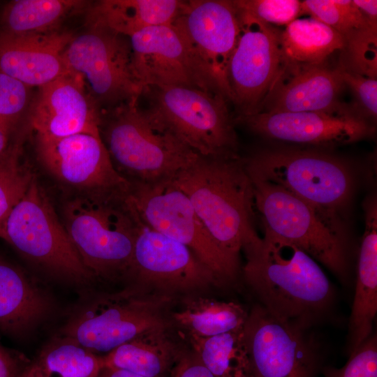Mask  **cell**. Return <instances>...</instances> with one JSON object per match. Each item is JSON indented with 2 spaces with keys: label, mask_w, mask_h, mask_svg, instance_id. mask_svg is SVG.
<instances>
[{
  "label": "cell",
  "mask_w": 377,
  "mask_h": 377,
  "mask_svg": "<svg viewBox=\"0 0 377 377\" xmlns=\"http://www.w3.org/2000/svg\"><path fill=\"white\" fill-rule=\"evenodd\" d=\"M20 145H14L9 157L0 164V233L8 214L25 194L34 177L20 161Z\"/></svg>",
  "instance_id": "cell-33"
},
{
  "label": "cell",
  "mask_w": 377,
  "mask_h": 377,
  "mask_svg": "<svg viewBox=\"0 0 377 377\" xmlns=\"http://www.w3.org/2000/svg\"><path fill=\"white\" fill-rule=\"evenodd\" d=\"M34 361L47 377H96L105 366L103 355L61 335L50 340Z\"/></svg>",
  "instance_id": "cell-29"
},
{
  "label": "cell",
  "mask_w": 377,
  "mask_h": 377,
  "mask_svg": "<svg viewBox=\"0 0 377 377\" xmlns=\"http://www.w3.org/2000/svg\"><path fill=\"white\" fill-rule=\"evenodd\" d=\"M344 87L339 66L331 68L323 64L283 62L258 112H300L335 108L343 103L339 97Z\"/></svg>",
  "instance_id": "cell-20"
},
{
  "label": "cell",
  "mask_w": 377,
  "mask_h": 377,
  "mask_svg": "<svg viewBox=\"0 0 377 377\" xmlns=\"http://www.w3.org/2000/svg\"><path fill=\"white\" fill-rule=\"evenodd\" d=\"M30 108V87L0 70V128L8 135Z\"/></svg>",
  "instance_id": "cell-34"
},
{
  "label": "cell",
  "mask_w": 377,
  "mask_h": 377,
  "mask_svg": "<svg viewBox=\"0 0 377 377\" xmlns=\"http://www.w3.org/2000/svg\"><path fill=\"white\" fill-rule=\"evenodd\" d=\"M234 121L269 139L318 147L353 143L374 132L353 104L343 103L327 110L237 116Z\"/></svg>",
  "instance_id": "cell-15"
},
{
  "label": "cell",
  "mask_w": 377,
  "mask_h": 377,
  "mask_svg": "<svg viewBox=\"0 0 377 377\" xmlns=\"http://www.w3.org/2000/svg\"><path fill=\"white\" fill-rule=\"evenodd\" d=\"M170 377H214L191 350L186 351Z\"/></svg>",
  "instance_id": "cell-39"
},
{
  "label": "cell",
  "mask_w": 377,
  "mask_h": 377,
  "mask_svg": "<svg viewBox=\"0 0 377 377\" xmlns=\"http://www.w3.org/2000/svg\"><path fill=\"white\" fill-rule=\"evenodd\" d=\"M127 200L145 225L187 246L222 283L237 277L239 265L220 249L188 198L172 181L130 184Z\"/></svg>",
  "instance_id": "cell-10"
},
{
  "label": "cell",
  "mask_w": 377,
  "mask_h": 377,
  "mask_svg": "<svg viewBox=\"0 0 377 377\" xmlns=\"http://www.w3.org/2000/svg\"><path fill=\"white\" fill-rule=\"evenodd\" d=\"M168 330L144 333L103 355L105 366L145 377H170L187 350L179 346Z\"/></svg>",
  "instance_id": "cell-25"
},
{
  "label": "cell",
  "mask_w": 377,
  "mask_h": 377,
  "mask_svg": "<svg viewBox=\"0 0 377 377\" xmlns=\"http://www.w3.org/2000/svg\"><path fill=\"white\" fill-rule=\"evenodd\" d=\"M71 32L11 35L0 32V70L29 87H41L68 73L64 51Z\"/></svg>",
  "instance_id": "cell-21"
},
{
  "label": "cell",
  "mask_w": 377,
  "mask_h": 377,
  "mask_svg": "<svg viewBox=\"0 0 377 377\" xmlns=\"http://www.w3.org/2000/svg\"><path fill=\"white\" fill-rule=\"evenodd\" d=\"M248 313L233 302L188 297L171 319L187 337H208L242 328Z\"/></svg>",
  "instance_id": "cell-26"
},
{
  "label": "cell",
  "mask_w": 377,
  "mask_h": 377,
  "mask_svg": "<svg viewBox=\"0 0 377 377\" xmlns=\"http://www.w3.org/2000/svg\"><path fill=\"white\" fill-rule=\"evenodd\" d=\"M64 59L67 70L86 81L102 105L116 107L138 101L142 94L135 77L128 37L100 27L73 37Z\"/></svg>",
  "instance_id": "cell-11"
},
{
  "label": "cell",
  "mask_w": 377,
  "mask_h": 377,
  "mask_svg": "<svg viewBox=\"0 0 377 377\" xmlns=\"http://www.w3.org/2000/svg\"><path fill=\"white\" fill-rule=\"evenodd\" d=\"M127 277L141 287L172 292H188L222 283L187 246L140 219Z\"/></svg>",
  "instance_id": "cell-17"
},
{
  "label": "cell",
  "mask_w": 377,
  "mask_h": 377,
  "mask_svg": "<svg viewBox=\"0 0 377 377\" xmlns=\"http://www.w3.org/2000/svg\"><path fill=\"white\" fill-rule=\"evenodd\" d=\"M29 110L36 137L57 139L78 133L101 135V117L84 83L70 72L41 86Z\"/></svg>",
  "instance_id": "cell-19"
},
{
  "label": "cell",
  "mask_w": 377,
  "mask_h": 377,
  "mask_svg": "<svg viewBox=\"0 0 377 377\" xmlns=\"http://www.w3.org/2000/svg\"><path fill=\"white\" fill-rule=\"evenodd\" d=\"M37 157L54 178L76 191L127 194L130 183L114 168L101 135L36 137Z\"/></svg>",
  "instance_id": "cell-16"
},
{
  "label": "cell",
  "mask_w": 377,
  "mask_h": 377,
  "mask_svg": "<svg viewBox=\"0 0 377 377\" xmlns=\"http://www.w3.org/2000/svg\"><path fill=\"white\" fill-rule=\"evenodd\" d=\"M144 110L149 120L196 154L207 157L238 154L235 121L220 95L187 86H149Z\"/></svg>",
  "instance_id": "cell-8"
},
{
  "label": "cell",
  "mask_w": 377,
  "mask_h": 377,
  "mask_svg": "<svg viewBox=\"0 0 377 377\" xmlns=\"http://www.w3.org/2000/svg\"><path fill=\"white\" fill-rule=\"evenodd\" d=\"M172 24L184 40L209 90L230 102L228 70L240 32L232 1H185Z\"/></svg>",
  "instance_id": "cell-12"
},
{
  "label": "cell",
  "mask_w": 377,
  "mask_h": 377,
  "mask_svg": "<svg viewBox=\"0 0 377 377\" xmlns=\"http://www.w3.org/2000/svg\"><path fill=\"white\" fill-rule=\"evenodd\" d=\"M283 62L320 64L344 47V38L334 29L311 18H297L281 31Z\"/></svg>",
  "instance_id": "cell-27"
},
{
  "label": "cell",
  "mask_w": 377,
  "mask_h": 377,
  "mask_svg": "<svg viewBox=\"0 0 377 377\" xmlns=\"http://www.w3.org/2000/svg\"><path fill=\"white\" fill-rule=\"evenodd\" d=\"M172 183L188 198L196 214L220 249L239 265L241 251L261 242L253 226V193L244 158L239 154L198 155Z\"/></svg>",
  "instance_id": "cell-1"
},
{
  "label": "cell",
  "mask_w": 377,
  "mask_h": 377,
  "mask_svg": "<svg viewBox=\"0 0 377 377\" xmlns=\"http://www.w3.org/2000/svg\"><path fill=\"white\" fill-rule=\"evenodd\" d=\"M129 39L135 75L142 91L149 86H187L212 93L172 24L146 28Z\"/></svg>",
  "instance_id": "cell-18"
},
{
  "label": "cell",
  "mask_w": 377,
  "mask_h": 377,
  "mask_svg": "<svg viewBox=\"0 0 377 377\" xmlns=\"http://www.w3.org/2000/svg\"><path fill=\"white\" fill-rule=\"evenodd\" d=\"M343 38L339 67L377 80V26L367 25L355 29Z\"/></svg>",
  "instance_id": "cell-31"
},
{
  "label": "cell",
  "mask_w": 377,
  "mask_h": 377,
  "mask_svg": "<svg viewBox=\"0 0 377 377\" xmlns=\"http://www.w3.org/2000/svg\"><path fill=\"white\" fill-rule=\"evenodd\" d=\"M364 209V231L348 326L350 353L373 334L377 313V201L375 196L366 199Z\"/></svg>",
  "instance_id": "cell-23"
},
{
  "label": "cell",
  "mask_w": 377,
  "mask_h": 377,
  "mask_svg": "<svg viewBox=\"0 0 377 377\" xmlns=\"http://www.w3.org/2000/svg\"><path fill=\"white\" fill-rule=\"evenodd\" d=\"M347 362L339 369H328L325 377H377V336L372 334L350 352Z\"/></svg>",
  "instance_id": "cell-36"
},
{
  "label": "cell",
  "mask_w": 377,
  "mask_h": 377,
  "mask_svg": "<svg viewBox=\"0 0 377 377\" xmlns=\"http://www.w3.org/2000/svg\"><path fill=\"white\" fill-rule=\"evenodd\" d=\"M242 330L208 337H187L192 351L214 377H250Z\"/></svg>",
  "instance_id": "cell-30"
},
{
  "label": "cell",
  "mask_w": 377,
  "mask_h": 377,
  "mask_svg": "<svg viewBox=\"0 0 377 377\" xmlns=\"http://www.w3.org/2000/svg\"><path fill=\"white\" fill-rule=\"evenodd\" d=\"M0 238L50 277L76 286L96 279L86 267L63 223L35 177L13 207Z\"/></svg>",
  "instance_id": "cell-6"
},
{
  "label": "cell",
  "mask_w": 377,
  "mask_h": 377,
  "mask_svg": "<svg viewBox=\"0 0 377 377\" xmlns=\"http://www.w3.org/2000/svg\"><path fill=\"white\" fill-rule=\"evenodd\" d=\"M22 377H47L37 363L32 360Z\"/></svg>",
  "instance_id": "cell-43"
},
{
  "label": "cell",
  "mask_w": 377,
  "mask_h": 377,
  "mask_svg": "<svg viewBox=\"0 0 377 377\" xmlns=\"http://www.w3.org/2000/svg\"><path fill=\"white\" fill-rule=\"evenodd\" d=\"M236 8L269 24L287 26L296 20L301 11L298 0H234Z\"/></svg>",
  "instance_id": "cell-35"
},
{
  "label": "cell",
  "mask_w": 377,
  "mask_h": 377,
  "mask_svg": "<svg viewBox=\"0 0 377 377\" xmlns=\"http://www.w3.org/2000/svg\"><path fill=\"white\" fill-rule=\"evenodd\" d=\"M237 10L240 32L230 60L228 80L230 103L236 107L237 116H247L258 112L281 68V31Z\"/></svg>",
  "instance_id": "cell-13"
},
{
  "label": "cell",
  "mask_w": 377,
  "mask_h": 377,
  "mask_svg": "<svg viewBox=\"0 0 377 377\" xmlns=\"http://www.w3.org/2000/svg\"><path fill=\"white\" fill-rule=\"evenodd\" d=\"M86 3L75 0H15L3 8L0 32L11 35L41 34L57 30L70 14Z\"/></svg>",
  "instance_id": "cell-28"
},
{
  "label": "cell",
  "mask_w": 377,
  "mask_h": 377,
  "mask_svg": "<svg viewBox=\"0 0 377 377\" xmlns=\"http://www.w3.org/2000/svg\"><path fill=\"white\" fill-rule=\"evenodd\" d=\"M300 325L257 304L242 330L250 377H311L312 345Z\"/></svg>",
  "instance_id": "cell-14"
},
{
  "label": "cell",
  "mask_w": 377,
  "mask_h": 377,
  "mask_svg": "<svg viewBox=\"0 0 377 377\" xmlns=\"http://www.w3.org/2000/svg\"><path fill=\"white\" fill-rule=\"evenodd\" d=\"M250 179L254 207L262 216L264 229L296 245L316 262L345 279L348 257L341 224L280 186Z\"/></svg>",
  "instance_id": "cell-9"
},
{
  "label": "cell",
  "mask_w": 377,
  "mask_h": 377,
  "mask_svg": "<svg viewBox=\"0 0 377 377\" xmlns=\"http://www.w3.org/2000/svg\"><path fill=\"white\" fill-rule=\"evenodd\" d=\"M96 377H145L131 371L111 367L108 366H104Z\"/></svg>",
  "instance_id": "cell-41"
},
{
  "label": "cell",
  "mask_w": 377,
  "mask_h": 377,
  "mask_svg": "<svg viewBox=\"0 0 377 377\" xmlns=\"http://www.w3.org/2000/svg\"><path fill=\"white\" fill-rule=\"evenodd\" d=\"M250 179L280 186L341 223L339 213L353 188L349 165L330 153L313 149L279 148L244 158Z\"/></svg>",
  "instance_id": "cell-5"
},
{
  "label": "cell",
  "mask_w": 377,
  "mask_h": 377,
  "mask_svg": "<svg viewBox=\"0 0 377 377\" xmlns=\"http://www.w3.org/2000/svg\"><path fill=\"white\" fill-rule=\"evenodd\" d=\"M302 14L334 29L343 36L371 24L353 0H305L301 1Z\"/></svg>",
  "instance_id": "cell-32"
},
{
  "label": "cell",
  "mask_w": 377,
  "mask_h": 377,
  "mask_svg": "<svg viewBox=\"0 0 377 377\" xmlns=\"http://www.w3.org/2000/svg\"><path fill=\"white\" fill-rule=\"evenodd\" d=\"M369 22L377 24V1L353 0Z\"/></svg>",
  "instance_id": "cell-40"
},
{
  "label": "cell",
  "mask_w": 377,
  "mask_h": 377,
  "mask_svg": "<svg viewBox=\"0 0 377 377\" xmlns=\"http://www.w3.org/2000/svg\"><path fill=\"white\" fill-rule=\"evenodd\" d=\"M54 311V301L47 291L0 255V332L24 339Z\"/></svg>",
  "instance_id": "cell-22"
},
{
  "label": "cell",
  "mask_w": 377,
  "mask_h": 377,
  "mask_svg": "<svg viewBox=\"0 0 377 377\" xmlns=\"http://www.w3.org/2000/svg\"><path fill=\"white\" fill-rule=\"evenodd\" d=\"M127 194L76 191L62 205V223L96 278L127 277L139 219Z\"/></svg>",
  "instance_id": "cell-3"
},
{
  "label": "cell",
  "mask_w": 377,
  "mask_h": 377,
  "mask_svg": "<svg viewBox=\"0 0 377 377\" xmlns=\"http://www.w3.org/2000/svg\"><path fill=\"white\" fill-rule=\"evenodd\" d=\"M167 297L147 295L137 287L116 293H88L71 310L59 335L93 353L107 354L150 331L168 327Z\"/></svg>",
  "instance_id": "cell-7"
},
{
  "label": "cell",
  "mask_w": 377,
  "mask_h": 377,
  "mask_svg": "<svg viewBox=\"0 0 377 377\" xmlns=\"http://www.w3.org/2000/svg\"><path fill=\"white\" fill-rule=\"evenodd\" d=\"M10 135L0 128V164L3 163L10 155L14 145H9Z\"/></svg>",
  "instance_id": "cell-42"
},
{
  "label": "cell",
  "mask_w": 377,
  "mask_h": 377,
  "mask_svg": "<svg viewBox=\"0 0 377 377\" xmlns=\"http://www.w3.org/2000/svg\"><path fill=\"white\" fill-rule=\"evenodd\" d=\"M185 1L101 0L88 8V27L107 29L131 37L150 27L171 24Z\"/></svg>",
  "instance_id": "cell-24"
},
{
  "label": "cell",
  "mask_w": 377,
  "mask_h": 377,
  "mask_svg": "<svg viewBox=\"0 0 377 377\" xmlns=\"http://www.w3.org/2000/svg\"><path fill=\"white\" fill-rule=\"evenodd\" d=\"M245 255L244 280L275 316L306 329L330 309L334 297L330 280L296 245L265 230L260 244Z\"/></svg>",
  "instance_id": "cell-2"
},
{
  "label": "cell",
  "mask_w": 377,
  "mask_h": 377,
  "mask_svg": "<svg viewBox=\"0 0 377 377\" xmlns=\"http://www.w3.org/2000/svg\"><path fill=\"white\" fill-rule=\"evenodd\" d=\"M346 86L352 91L356 109L368 120L377 117V80L348 71L339 67Z\"/></svg>",
  "instance_id": "cell-37"
},
{
  "label": "cell",
  "mask_w": 377,
  "mask_h": 377,
  "mask_svg": "<svg viewBox=\"0 0 377 377\" xmlns=\"http://www.w3.org/2000/svg\"><path fill=\"white\" fill-rule=\"evenodd\" d=\"M31 361L23 353L4 346L0 341V377H22Z\"/></svg>",
  "instance_id": "cell-38"
},
{
  "label": "cell",
  "mask_w": 377,
  "mask_h": 377,
  "mask_svg": "<svg viewBox=\"0 0 377 377\" xmlns=\"http://www.w3.org/2000/svg\"><path fill=\"white\" fill-rule=\"evenodd\" d=\"M113 109L101 124V136L114 168L130 184L170 182L199 155L154 125L138 101Z\"/></svg>",
  "instance_id": "cell-4"
}]
</instances>
